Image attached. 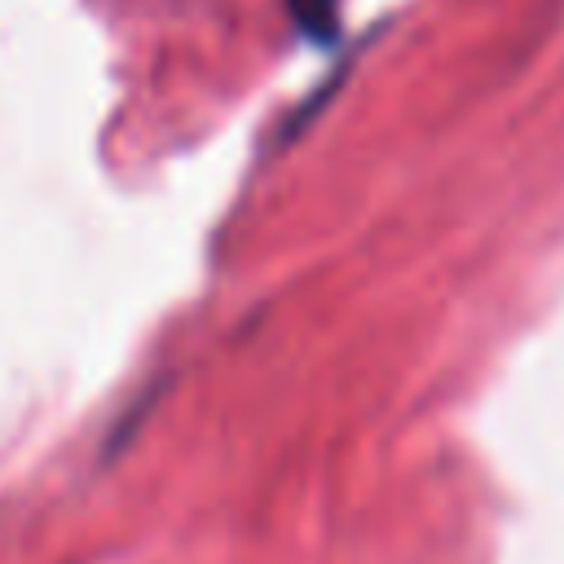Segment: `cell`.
I'll return each mask as SVG.
<instances>
[{
    "label": "cell",
    "instance_id": "1",
    "mask_svg": "<svg viewBox=\"0 0 564 564\" xmlns=\"http://www.w3.org/2000/svg\"><path fill=\"white\" fill-rule=\"evenodd\" d=\"M295 26L308 31L313 40H330L339 26V0H291Z\"/></svg>",
    "mask_w": 564,
    "mask_h": 564
}]
</instances>
